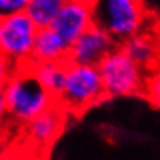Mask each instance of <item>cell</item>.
Instances as JSON below:
<instances>
[{"instance_id":"1","label":"cell","mask_w":160,"mask_h":160,"mask_svg":"<svg viewBox=\"0 0 160 160\" xmlns=\"http://www.w3.org/2000/svg\"><path fill=\"white\" fill-rule=\"evenodd\" d=\"M3 92L9 122L20 128L57 105V99L40 85L28 66L17 68L14 76L3 86Z\"/></svg>"},{"instance_id":"2","label":"cell","mask_w":160,"mask_h":160,"mask_svg":"<svg viewBox=\"0 0 160 160\" xmlns=\"http://www.w3.org/2000/svg\"><path fill=\"white\" fill-rule=\"evenodd\" d=\"M106 99L99 66L68 62L57 103L69 116H79Z\"/></svg>"},{"instance_id":"3","label":"cell","mask_w":160,"mask_h":160,"mask_svg":"<svg viewBox=\"0 0 160 160\" xmlns=\"http://www.w3.org/2000/svg\"><path fill=\"white\" fill-rule=\"evenodd\" d=\"M94 23L109 32L117 43L148 29L149 12L142 0H91Z\"/></svg>"},{"instance_id":"4","label":"cell","mask_w":160,"mask_h":160,"mask_svg":"<svg viewBox=\"0 0 160 160\" xmlns=\"http://www.w3.org/2000/svg\"><path fill=\"white\" fill-rule=\"evenodd\" d=\"M97 66L108 99L143 96L148 71L137 65L120 46L114 48Z\"/></svg>"},{"instance_id":"5","label":"cell","mask_w":160,"mask_h":160,"mask_svg":"<svg viewBox=\"0 0 160 160\" xmlns=\"http://www.w3.org/2000/svg\"><path fill=\"white\" fill-rule=\"evenodd\" d=\"M39 26L26 12L0 17V52L17 68L32 62V49Z\"/></svg>"},{"instance_id":"6","label":"cell","mask_w":160,"mask_h":160,"mask_svg":"<svg viewBox=\"0 0 160 160\" xmlns=\"http://www.w3.org/2000/svg\"><path fill=\"white\" fill-rule=\"evenodd\" d=\"M68 116L69 114L57 103L56 106L49 108L48 111L42 112L36 119L22 126L23 140L26 142L29 149L46 152L63 132Z\"/></svg>"},{"instance_id":"7","label":"cell","mask_w":160,"mask_h":160,"mask_svg":"<svg viewBox=\"0 0 160 160\" xmlns=\"http://www.w3.org/2000/svg\"><path fill=\"white\" fill-rule=\"evenodd\" d=\"M117 46L119 43L116 42V39L103 28L94 23L79 39H76L71 43L68 62L97 66Z\"/></svg>"},{"instance_id":"8","label":"cell","mask_w":160,"mask_h":160,"mask_svg":"<svg viewBox=\"0 0 160 160\" xmlns=\"http://www.w3.org/2000/svg\"><path fill=\"white\" fill-rule=\"evenodd\" d=\"M92 25H94L92 2L68 0L51 26L71 45Z\"/></svg>"},{"instance_id":"9","label":"cell","mask_w":160,"mask_h":160,"mask_svg":"<svg viewBox=\"0 0 160 160\" xmlns=\"http://www.w3.org/2000/svg\"><path fill=\"white\" fill-rule=\"evenodd\" d=\"M119 46L148 72L160 63V42L148 29L131 36Z\"/></svg>"},{"instance_id":"10","label":"cell","mask_w":160,"mask_h":160,"mask_svg":"<svg viewBox=\"0 0 160 160\" xmlns=\"http://www.w3.org/2000/svg\"><path fill=\"white\" fill-rule=\"evenodd\" d=\"M69 46L71 45L52 26L39 28L36 42H34V49H32V60H37V62H68Z\"/></svg>"},{"instance_id":"11","label":"cell","mask_w":160,"mask_h":160,"mask_svg":"<svg viewBox=\"0 0 160 160\" xmlns=\"http://www.w3.org/2000/svg\"><path fill=\"white\" fill-rule=\"evenodd\" d=\"M66 65H68V62H37V60H32L26 66L34 74V77L40 82V85L46 91H49L56 99H59L63 83H65Z\"/></svg>"},{"instance_id":"12","label":"cell","mask_w":160,"mask_h":160,"mask_svg":"<svg viewBox=\"0 0 160 160\" xmlns=\"http://www.w3.org/2000/svg\"><path fill=\"white\" fill-rule=\"evenodd\" d=\"M66 2L68 0H29L25 12L39 28L51 26Z\"/></svg>"},{"instance_id":"13","label":"cell","mask_w":160,"mask_h":160,"mask_svg":"<svg viewBox=\"0 0 160 160\" xmlns=\"http://www.w3.org/2000/svg\"><path fill=\"white\" fill-rule=\"evenodd\" d=\"M143 96L151 102V105L160 109V63L148 72Z\"/></svg>"},{"instance_id":"14","label":"cell","mask_w":160,"mask_h":160,"mask_svg":"<svg viewBox=\"0 0 160 160\" xmlns=\"http://www.w3.org/2000/svg\"><path fill=\"white\" fill-rule=\"evenodd\" d=\"M29 0H0V17L25 12Z\"/></svg>"},{"instance_id":"15","label":"cell","mask_w":160,"mask_h":160,"mask_svg":"<svg viewBox=\"0 0 160 160\" xmlns=\"http://www.w3.org/2000/svg\"><path fill=\"white\" fill-rule=\"evenodd\" d=\"M16 71H17V66L5 54L0 52V88H3L8 83V80L14 76Z\"/></svg>"},{"instance_id":"16","label":"cell","mask_w":160,"mask_h":160,"mask_svg":"<svg viewBox=\"0 0 160 160\" xmlns=\"http://www.w3.org/2000/svg\"><path fill=\"white\" fill-rule=\"evenodd\" d=\"M9 122L8 116V106H6V99H5V92L3 88H0V129L5 126V123Z\"/></svg>"},{"instance_id":"17","label":"cell","mask_w":160,"mask_h":160,"mask_svg":"<svg viewBox=\"0 0 160 160\" xmlns=\"http://www.w3.org/2000/svg\"><path fill=\"white\" fill-rule=\"evenodd\" d=\"M151 17H160V0H142Z\"/></svg>"},{"instance_id":"18","label":"cell","mask_w":160,"mask_h":160,"mask_svg":"<svg viewBox=\"0 0 160 160\" xmlns=\"http://www.w3.org/2000/svg\"><path fill=\"white\" fill-rule=\"evenodd\" d=\"M19 160H48L45 152H37V151H29V154H26L25 157H19Z\"/></svg>"},{"instance_id":"19","label":"cell","mask_w":160,"mask_h":160,"mask_svg":"<svg viewBox=\"0 0 160 160\" xmlns=\"http://www.w3.org/2000/svg\"><path fill=\"white\" fill-rule=\"evenodd\" d=\"M3 160H19V157H11L9 156V157H6V159H3Z\"/></svg>"}]
</instances>
